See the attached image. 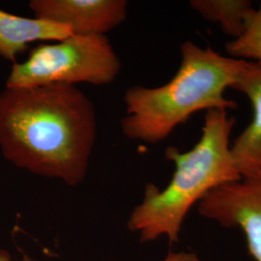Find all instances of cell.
<instances>
[{
  "label": "cell",
  "instance_id": "3",
  "mask_svg": "<svg viewBox=\"0 0 261 261\" xmlns=\"http://www.w3.org/2000/svg\"><path fill=\"white\" fill-rule=\"evenodd\" d=\"M236 123L227 111L206 112L200 139L187 152L166 150L175 171L168 186H145L142 201L132 211L128 228L141 242L168 238L177 242L190 209L219 187L242 179L231 155L230 136Z\"/></svg>",
  "mask_w": 261,
  "mask_h": 261
},
{
  "label": "cell",
  "instance_id": "2",
  "mask_svg": "<svg viewBox=\"0 0 261 261\" xmlns=\"http://www.w3.org/2000/svg\"><path fill=\"white\" fill-rule=\"evenodd\" d=\"M253 62L225 56L191 41L181 45V64L175 75L159 87L136 85L127 89V116L122 130L130 140L156 144L200 111H231L237 103L226 98Z\"/></svg>",
  "mask_w": 261,
  "mask_h": 261
},
{
  "label": "cell",
  "instance_id": "12",
  "mask_svg": "<svg viewBox=\"0 0 261 261\" xmlns=\"http://www.w3.org/2000/svg\"><path fill=\"white\" fill-rule=\"evenodd\" d=\"M0 261H37L28 256H23L21 259H14L10 253L5 251H0Z\"/></svg>",
  "mask_w": 261,
  "mask_h": 261
},
{
  "label": "cell",
  "instance_id": "6",
  "mask_svg": "<svg viewBox=\"0 0 261 261\" xmlns=\"http://www.w3.org/2000/svg\"><path fill=\"white\" fill-rule=\"evenodd\" d=\"M36 19L69 28L73 35H105L127 18L126 0H32Z\"/></svg>",
  "mask_w": 261,
  "mask_h": 261
},
{
  "label": "cell",
  "instance_id": "8",
  "mask_svg": "<svg viewBox=\"0 0 261 261\" xmlns=\"http://www.w3.org/2000/svg\"><path fill=\"white\" fill-rule=\"evenodd\" d=\"M71 35V30L63 25L36 18L19 17L0 9V57L13 63L32 42H56Z\"/></svg>",
  "mask_w": 261,
  "mask_h": 261
},
{
  "label": "cell",
  "instance_id": "11",
  "mask_svg": "<svg viewBox=\"0 0 261 261\" xmlns=\"http://www.w3.org/2000/svg\"><path fill=\"white\" fill-rule=\"evenodd\" d=\"M162 261H202L194 252H169Z\"/></svg>",
  "mask_w": 261,
  "mask_h": 261
},
{
  "label": "cell",
  "instance_id": "5",
  "mask_svg": "<svg viewBox=\"0 0 261 261\" xmlns=\"http://www.w3.org/2000/svg\"><path fill=\"white\" fill-rule=\"evenodd\" d=\"M197 210L222 226L239 229L252 258L261 261V178H242L215 189Z\"/></svg>",
  "mask_w": 261,
  "mask_h": 261
},
{
  "label": "cell",
  "instance_id": "10",
  "mask_svg": "<svg viewBox=\"0 0 261 261\" xmlns=\"http://www.w3.org/2000/svg\"><path fill=\"white\" fill-rule=\"evenodd\" d=\"M225 51L234 58L254 62L261 69V3L252 11L242 35L227 42Z\"/></svg>",
  "mask_w": 261,
  "mask_h": 261
},
{
  "label": "cell",
  "instance_id": "9",
  "mask_svg": "<svg viewBox=\"0 0 261 261\" xmlns=\"http://www.w3.org/2000/svg\"><path fill=\"white\" fill-rule=\"evenodd\" d=\"M190 6L207 21L219 24L231 40L242 35L254 9L250 0H192Z\"/></svg>",
  "mask_w": 261,
  "mask_h": 261
},
{
  "label": "cell",
  "instance_id": "7",
  "mask_svg": "<svg viewBox=\"0 0 261 261\" xmlns=\"http://www.w3.org/2000/svg\"><path fill=\"white\" fill-rule=\"evenodd\" d=\"M232 89L247 96L252 103V119L231 144L235 167L242 178H261V69L253 62Z\"/></svg>",
  "mask_w": 261,
  "mask_h": 261
},
{
  "label": "cell",
  "instance_id": "4",
  "mask_svg": "<svg viewBox=\"0 0 261 261\" xmlns=\"http://www.w3.org/2000/svg\"><path fill=\"white\" fill-rule=\"evenodd\" d=\"M121 66L106 35H71L55 44L39 45L24 62L13 63L5 87L111 84Z\"/></svg>",
  "mask_w": 261,
  "mask_h": 261
},
{
  "label": "cell",
  "instance_id": "1",
  "mask_svg": "<svg viewBox=\"0 0 261 261\" xmlns=\"http://www.w3.org/2000/svg\"><path fill=\"white\" fill-rule=\"evenodd\" d=\"M96 138L93 103L75 85L5 87L0 92V152L17 168L79 185Z\"/></svg>",
  "mask_w": 261,
  "mask_h": 261
}]
</instances>
